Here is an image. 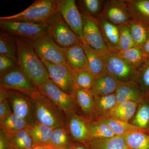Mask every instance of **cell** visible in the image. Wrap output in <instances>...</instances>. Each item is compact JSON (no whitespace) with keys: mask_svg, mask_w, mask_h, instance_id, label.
I'll return each mask as SVG.
<instances>
[{"mask_svg":"<svg viewBox=\"0 0 149 149\" xmlns=\"http://www.w3.org/2000/svg\"><path fill=\"white\" fill-rule=\"evenodd\" d=\"M16 38L19 67L39 87L50 78L47 70L30 40Z\"/></svg>","mask_w":149,"mask_h":149,"instance_id":"cell-1","label":"cell"},{"mask_svg":"<svg viewBox=\"0 0 149 149\" xmlns=\"http://www.w3.org/2000/svg\"><path fill=\"white\" fill-rule=\"evenodd\" d=\"M27 96L32 100L36 121L54 129L66 127L64 113L39 89Z\"/></svg>","mask_w":149,"mask_h":149,"instance_id":"cell-2","label":"cell"},{"mask_svg":"<svg viewBox=\"0 0 149 149\" xmlns=\"http://www.w3.org/2000/svg\"><path fill=\"white\" fill-rule=\"evenodd\" d=\"M57 12V0H37L21 12L1 17L0 20L45 23Z\"/></svg>","mask_w":149,"mask_h":149,"instance_id":"cell-3","label":"cell"},{"mask_svg":"<svg viewBox=\"0 0 149 149\" xmlns=\"http://www.w3.org/2000/svg\"><path fill=\"white\" fill-rule=\"evenodd\" d=\"M49 34L62 48L83 44L80 38L68 25L58 11L46 21Z\"/></svg>","mask_w":149,"mask_h":149,"instance_id":"cell-4","label":"cell"},{"mask_svg":"<svg viewBox=\"0 0 149 149\" xmlns=\"http://www.w3.org/2000/svg\"><path fill=\"white\" fill-rule=\"evenodd\" d=\"M2 31L12 36L33 41L49 35L47 25L45 23L0 20Z\"/></svg>","mask_w":149,"mask_h":149,"instance_id":"cell-5","label":"cell"},{"mask_svg":"<svg viewBox=\"0 0 149 149\" xmlns=\"http://www.w3.org/2000/svg\"><path fill=\"white\" fill-rule=\"evenodd\" d=\"M47 70L50 78L65 93L74 96L76 88V72L65 64H55L41 59Z\"/></svg>","mask_w":149,"mask_h":149,"instance_id":"cell-6","label":"cell"},{"mask_svg":"<svg viewBox=\"0 0 149 149\" xmlns=\"http://www.w3.org/2000/svg\"><path fill=\"white\" fill-rule=\"evenodd\" d=\"M83 39L84 45L97 51L104 56L109 53L97 19L82 11Z\"/></svg>","mask_w":149,"mask_h":149,"instance_id":"cell-7","label":"cell"},{"mask_svg":"<svg viewBox=\"0 0 149 149\" xmlns=\"http://www.w3.org/2000/svg\"><path fill=\"white\" fill-rule=\"evenodd\" d=\"M30 42L40 58L55 64L66 63L63 48L54 41L49 34Z\"/></svg>","mask_w":149,"mask_h":149,"instance_id":"cell-8","label":"cell"},{"mask_svg":"<svg viewBox=\"0 0 149 149\" xmlns=\"http://www.w3.org/2000/svg\"><path fill=\"white\" fill-rule=\"evenodd\" d=\"M0 86L28 95L38 89L35 83L19 66L1 76Z\"/></svg>","mask_w":149,"mask_h":149,"instance_id":"cell-9","label":"cell"},{"mask_svg":"<svg viewBox=\"0 0 149 149\" xmlns=\"http://www.w3.org/2000/svg\"><path fill=\"white\" fill-rule=\"evenodd\" d=\"M58 11L73 32L83 39V19L74 0H57Z\"/></svg>","mask_w":149,"mask_h":149,"instance_id":"cell-10","label":"cell"},{"mask_svg":"<svg viewBox=\"0 0 149 149\" xmlns=\"http://www.w3.org/2000/svg\"><path fill=\"white\" fill-rule=\"evenodd\" d=\"M38 88L64 113L70 114L74 111L75 104L73 96L62 91L50 78Z\"/></svg>","mask_w":149,"mask_h":149,"instance_id":"cell-11","label":"cell"},{"mask_svg":"<svg viewBox=\"0 0 149 149\" xmlns=\"http://www.w3.org/2000/svg\"><path fill=\"white\" fill-rule=\"evenodd\" d=\"M7 90L13 112L26 120L30 125H33L36 120L34 106L30 97L19 91Z\"/></svg>","mask_w":149,"mask_h":149,"instance_id":"cell-12","label":"cell"},{"mask_svg":"<svg viewBox=\"0 0 149 149\" xmlns=\"http://www.w3.org/2000/svg\"><path fill=\"white\" fill-rule=\"evenodd\" d=\"M107 72L119 82L127 80L136 73V70L115 53L104 56Z\"/></svg>","mask_w":149,"mask_h":149,"instance_id":"cell-13","label":"cell"},{"mask_svg":"<svg viewBox=\"0 0 149 149\" xmlns=\"http://www.w3.org/2000/svg\"><path fill=\"white\" fill-rule=\"evenodd\" d=\"M117 26L127 24L130 18L125 1H108L103 6L100 15Z\"/></svg>","mask_w":149,"mask_h":149,"instance_id":"cell-14","label":"cell"},{"mask_svg":"<svg viewBox=\"0 0 149 149\" xmlns=\"http://www.w3.org/2000/svg\"><path fill=\"white\" fill-rule=\"evenodd\" d=\"M108 50L111 53L119 51L118 48L119 32L117 25L108 21L101 15L97 18Z\"/></svg>","mask_w":149,"mask_h":149,"instance_id":"cell-15","label":"cell"},{"mask_svg":"<svg viewBox=\"0 0 149 149\" xmlns=\"http://www.w3.org/2000/svg\"><path fill=\"white\" fill-rule=\"evenodd\" d=\"M83 44L76 45L67 48H63L66 64L75 71H89Z\"/></svg>","mask_w":149,"mask_h":149,"instance_id":"cell-16","label":"cell"},{"mask_svg":"<svg viewBox=\"0 0 149 149\" xmlns=\"http://www.w3.org/2000/svg\"><path fill=\"white\" fill-rule=\"evenodd\" d=\"M88 62L89 72L95 80L107 73L104 56L88 45L83 44Z\"/></svg>","mask_w":149,"mask_h":149,"instance_id":"cell-17","label":"cell"},{"mask_svg":"<svg viewBox=\"0 0 149 149\" xmlns=\"http://www.w3.org/2000/svg\"><path fill=\"white\" fill-rule=\"evenodd\" d=\"M130 18L149 29V0L125 1Z\"/></svg>","mask_w":149,"mask_h":149,"instance_id":"cell-18","label":"cell"},{"mask_svg":"<svg viewBox=\"0 0 149 149\" xmlns=\"http://www.w3.org/2000/svg\"><path fill=\"white\" fill-rule=\"evenodd\" d=\"M54 128L36 122L29 128V131L33 142V148L49 146Z\"/></svg>","mask_w":149,"mask_h":149,"instance_id":"cell-19","label":"cell"},{"mask_svg":"<svg viewBox=\"0 0 149 149\" xmlns=\"http://www.w3.org/2000/svg\"><path fill=\"white\" fill-rule=\"evenodd\" d=\"M119 83L107 72L95 80L94 85L89 91L93 95L97 97L107 95L116 91Z\"/></svg>","mask_w":149,"mask_h":149,"instance_id":"cell-20","label":"cell"},{"mask_svg":"<svg viewBox=\"0 0 149 149\" xmlns=\"http://www.w3.org/2000/svg\"><path fill=\"white\" fill-rule=\"evenodd\" d=\"M115 92L117 104L126 102L138 101L141 97L137 85L133 82H119Z\"/></svg>","mask_w":149,"mask_h":149,"instance_id":"cell-21","label":"cell"},{"mask_svg":"<svg viewBox=\"0 0 149 149\" xmlns=\"http://www.w3.org/2000/svg\"><path fill=\"white\" fill-rule=\"evenodd\" d=\"M0 124L1 129L8 138L12 137L20 130L31 126L26 120L13 113L0 121Z\"/></svg>","mask_w":149,"mask_h":149,"instance_id":"cell-22","label":"cell"},{"mask_svg":"<svg viewBox=\"0 0 149 149\" xmlns=\"http://www.w3.org/2000/svg\"><path fill=\"white\" fill-rule=\"evenodd\" d=\"M69 127L70 134L75 140L86 142L91 139L89 126L80 118L76 116L71 117Z\"/></svg>","mask_w":149,"mask_h":149,"instance_id":"cell-23","label":"cell"},{"mask_svg":"<svg viewBox=\"0 0 149 149\" xmlns=\"http://www.w3.org/2000/svg\"><path fill=\"white\" fill-rule=\"evenodd\" d=\"M137 106L136 102H125L116 105L111 109L110 114L115 119L128 122L135 114Z\"/></svg>","mask_w":149,"mask_h":149,"instance_id":"cell-24","label":"cell"},{"mask_svg":"<svg viewBox=\"0 0 149 149\" xmlns=\"http://www.w3.org/2000/svg\"><path fill=\"white\" fill-rule=\"evenodd\" d=\"M115 54L136 69L146 59L141 48L136 46L126 50L118 51Z\"/></svg>","mask_w":149,"mask_h":149,"instance_id":"cell-25","label":"cell"},{"mask_svg":"<svg viewBox=\"0 0 149 149\" xmlns=\"http://www.w3.org/2000/svg\"><path fill=\"white\" fill-rule=\"evenodd\" d=\"M126 146L130 149H149V136L144 131L123 134Z\"/></svg>","mask_w":149,"mask_h":149,"instance_id":"cell-26","label":"cell"},{"mask_svg":"<svg viewBox=\"0 0 149 149\" xmlns=\"http://www.w3.org/2000/svg\"><path fill=\"white\" fill-rule=\"evenodd\" d=\"M71 146L69 132L66 127L54 129L51 135L49 147L52 149H69Z\"/></svg>","mask_w":149,"mask_h":149,"instance_id":"cell-27","label":"cell"},{"mask_svg":"<svg viewBox=\"0 0 149 149\" xmlns=\"http://www.w3.org/2000/svg\"><path fill=\"white\" fill-rule=\"evenodd\" d=\"M126 146L123 135L108 139H93L91 143V149H122Z\"/></svg>","mask_w":149,"mask_h":149,"instance_id":"cell-28","label":"cell"},{"mask_svg":"<svg viewBox=\"0 0 149 149\" xmlns=\"http://www.w3.org/2000/svg\"><path fill=\"white\" fill-rule=\"evenodd\" d=\"M127 24L135 46L141 48L149 37L148 29L140 22L132 19Z\"/></svg>","mask_w":149,"mask_h":149,"instance_id":"cell-29","label":"cell"},{"mask_svg":"<svg viewBox=\"0 0 149 149\" xmlns=\"http://www.w3.org/2000/svg\"><path fill=\"white\" fill-rule=\"evenodd\" d=\"M0 55L17 57L16 37L3 31L0 32Z\"/></svg>","mask_w":149,"mask_h":149,"instance_id":"cell-30","label":"cell"},{"mask_svg":"<svg viewBox=\"0 0 149 149\" xmlns=\"http://www.w3.org/2000/svg\"><path fill=\"white\" fill-rule=\"evenodd\" d=\"M100 122L108 125L116 135H123L126 133L145 131L143 129H141L136 125H131L128 122L115 118L102 120Z\"/></svg>","mask_w":149,"mask_h":149,"instance_id":"cell-31","label":"cell"},{"mask_svg":"<svg viewBox=\"0 0 149 149\" xmlns=\"http://www.w3.org/2000/svg\"><path fill=\"white\" fill-rule=\"evenodd\" d=\"M14 149H29L33 148V142L29 134V128L20 130L9 138Z\"/></svg>","mask_w":149,"mask_h":149,"instance_id":"cell-32","label":"cell"},{"mask_svg":"<svg viewBox=\"0 0 149 149\" xmlns=\"http://www.w3.org/2000/svg\"><path fill=\"white\" fill-rule=\"evenodd\" d=\"M74 95L83 111L87 113H91L93 110L94 101L93 95L90 91L76 88Z\"/></svg>","mask_w":149,"mask_h":149,"instance_id":"cell-33","label":"cell"},{"mask_svg":"<svg viewBox=\"0 0 149 149\" xmlns=\"http://www.w3.org/2000/svg\"><path fill=\"white\" fill-rule=\"evenodd\" d=\"M89 130L91 139H108L116 136L108 125L100 121L89 126Z\"/></svg>","mask_w":149,"mask_h":149,"instance_id":"cell-34","label":"cell"},{"mask_svg":"<svg viewBox=\"0 0 149 149\" xmlns=\"http://www.w3.org/2000/svg\"><path fill=\"white\" fill-rule=\"evenodd\" d=\"M119 35L118 48L119 51H125L136 47L127 24L118 26Z\"/></svg>","mask_w":149,"mask_h":149,"instance_id":"cell-35","label":"cell"},{"mask_svg":"<svg viewBox=\"0 0 149 149\" xmlns=\"http://www.w3.org/2000/svg\"><path fill=\"white\" fill-rule=\"evenodd\" d=\"M75 72L76 88L90 90L95 83L94 76L88 70H80Z\"/></svg>","mask_w":149,"mask_h":149,"instance_id":"cell-36","label":"cell"},{"mask_svg":"<svg viewBox=\"0 0 149 149\" xmlns=\"http://www.w3.org/2000/svg\"><path fill=\"white\" fill-rule=\"evenodd\" d=\"M103 1L100 0H83L81 1L83 6V11L95 18L100 15Z\"/></svg>","mask_w":149,"mask_h":149,"instance_id":"cell-37","label":"cell"},{"mask_svg":"<svg viewBox=\"0 0 149 149\" xmlns=\"http://www.w3.org/2000/svg\"><path fill=\"white\" fill-rule=\"evenodd\" d=\"M149 123V106L147 105H144L138 111L133 123L137 127L144 130Z\"/></svg>","mask_w":149,"mask_h":149,"instance_id":"cell-38","label":"cell"},{"mask_svg":"<svg viewBox=\"0 0 149 149\" xmlns=\"http://www.w3.org/2000/svg\"><path fill=\"white\" fill-rule=\"evenodd\" d=\"M18 66L17 58L7 56L0 55L1 76L10 72Z\"/></svg>","mask_w":149,"mask_h":149,"instance_id":"cell-39","label":"cell"},{"mask_svg":"<svg viewBox=\"0 0 149 149\" xmlns=\"http://www.w3.org/2000/svg\"><path fill=\"white\" fill-rule=\"evenodd\" d=\"M98 104L100 108L103 110H110L117 104L115 94L112 93L107 95L100 96Z\"/></svg>","mask_w":149,"mask_h":149,"instance_id":"cell-40","label":"cell"},{"mask_svg":"<svg viewBox=\"0 0 149 149\" xmlns=\"http://www.w3.org/2000/svg\"><path fill=\"white\" fill-rule=\"evenodd\" d=\"M12 113L9 99L0 103V121L3 120Z\"/></svg>","mask_w":149,"mask_h":149,"instance_id":"cell-41","label":"cell"},{"mask_svg":"<svg viewBox=\"0 0 149 149\" xmlns=\"http://www.w3.org/2000/svg\"><path fill=\"white\" fill-rule=\"evenodd\" d=\"M9 139L1 129L0 132V149H11Z\"/></svg>","mask_w":149,"mask_h":149,"instance_id":"cell-42","label":"cell"},{"mask_svg":"<svg viewBox=\"0 0 149 149\" xmlns=\"http://www.w3.org/2000/svg\"><path fill=\"white\" fill-rule=\"evenodd\" d=\"M142 79L144 85L146 87H149V64L144 69Z\"/></svg>","mask_w":149,"mask_h":149,"instance_id":"cell-43","label":"cell"},{"mask_svg":"<svg viewBox=\"0 0 149 149\" xmlns=\"http://www.w3.org/2000/svg\"><path fill=\"white\" fill-rule=\"evenodd\" d=\"M0 86V103H1L5 100L9 99V95L7 89L2 86Z\"/></svg>","mask_w":149,"mask_h":149,"instance_id":"cell-44","label":"cell"},{"mask_svg":"<svg viewBox=\"0 0 149 149\" xmlns=\"http://www.w3.org/2000/svg\"><path fill=\"white\" fill-rule=\"evenodd\" d=\"M141 48L145 55L146 59H147L149 56V37Z\"/></svg>","mask_w":149,"mask_h":149,"instance_id":"cell-45","label":"cell"},{"mask_svg":"<svg viewBox=\"0 0 149 149\" xmlns=\"http://www.w3.org/2000/svg\"><path fill=\"white\" fill-rule=\"evenodd\" d=\"M69 149H86V148L83 146H71Z\"/></svg>","mask_w":149,"mask_h":149,"instance_id":"cell-46","label":"cell"},{"mask_svg":"<svg viewBox=\"0 0 149 149\" xmlns=\"http://www.w3.org/2000/svg\"><path fill=\"white\" fill-rule=\"evenodd\" d=\"M11 149H14L12 148ZM29 149H52L49 146L46 147H36L35 148H31Z\"/></svg>","mask_w":149,"mask_h":149,"instance_id":"cell-47","label":"cell"},{"mask_svg":"<svg viewBox=\"0 0 149 149\" xmlns=\"http://www.w3.org/2000/svg\"><path fill=\"white\" fill-rule=\"evenodd\" d=\"M122 149H130L128 148V147H127V146H126V147H125V148H123Z\"/></svg>","mask_w":149,"mask_h":149,"instance_id":"cell-48","label":"cell"}]
</instances>
